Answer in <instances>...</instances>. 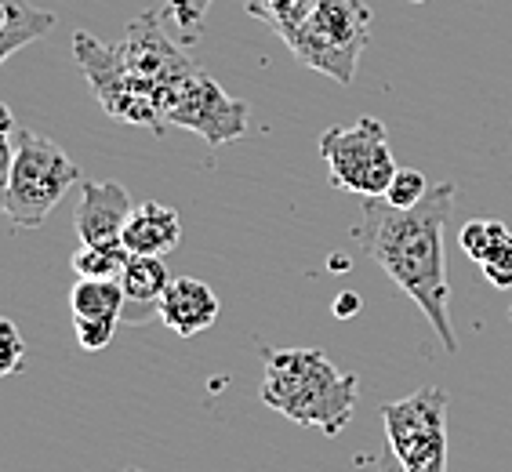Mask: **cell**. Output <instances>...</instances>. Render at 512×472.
Masks as SVG:
<instances>
[{
  "label": "cell",
  "instance_id": "5bb4252c",
  "mask_svg": "<svg viewBox=\"0 0 512 472\" xmlns=\"http://www.w3.org/2000/svg\"><path fill=\"white\" fill-rule=\"evenodd\" d=\"M458 244L494 287H512V229L498 218H473L462 226Z\"/></svg>",
  "mask_w": 512,
  "mask_h": 472
},
{
  "label": "cell",
  "instance_id": "ffe728a7",
  "mask_svg": "<svg viewBox=\"0 0 512 472\" xmlns=\"http://www.w3.org/2000/svg\"><path fill=\"white\" fill-rule=\"evenodd\" d=\"M429 178L422 175V171H414V168H400L396 171V178L389 182V193H385V200L393 207H414L418 200L429 193Z\"/></svg>",
  "mask_w": 512,
  "mask_h": 472
},
{
  "label": "cell",
  "instance_id": "603a6c76",
  "mask_svg": "<svg viewBox=\"0 0 512 472\" xmlns=\"http://www.w3.org/2000/svg\"><path fill=\"white\" fill-rule=\"evenodd\" d=\"M356 309H360V298H356L353 291H345V295L335 298V316H342V320L356 316Z\"/></svg>",
  "mask_w": 512,
  "mask_h": 472
},
{
  "label": "cell",
  "instance_id": "7c38bea8",
  "mask_svg": "<svg viewBox=\"0 0 512 472\" xmlns=\"http://www.w3.org/2000/svg\"><path fill=\"white\" fill-rule=\"evenodd\" d=\"M218 309H222L218 295L197 276H178L160 295V320L182 338H193L207 327H215Z\"/></svg>",
  "mask_w": 512,
  "mask_h": 472
},
{
  "label": "cell",
  "instance_id": "52a82bcc",
  "mask_svg": "<svg viewBox=\"0 0 512 472\" xmlns=\"http://www.w3.org/2000/svg\"><path fill=\"white\" fill-rule=\"evenodd\" d=\"M447 407L451 404L440 385H422L382 407L385 440L404 472H447Z\"/></svg>",
  "mask_w": 512,
  "mask_h": 472
},
{
  "label": "cell",
  "instance_id": "277c9868",
  "mask_svg": "<svg viewBox=\"0 0 512 472\" xmlns=\"http://www.w3.org/2000/svg\"><path fill=\"white\" fill-rule=\"evenodd\" d=\"M371 22L375 11L364 0H320L287 48L313 73H324L338 84H353L360 55L371 40Z\"/></svg>",
  "mask_w": 512,
  "mask_h": 472
},
{
  "label": "cell",
  "instance_id": "7a4b0ae2",
  "mask_svg": "<svg viewBox=\"0 0 512 472\" xmlns=\"http://www.w3.org/2000/svg\"><path fill=\"white\" fill-rule=\"evenodd\" d=\"M262 404L302 429L338 436L353 422L360 378L338 371L320 349H262Z\"/></svg>",
  "mask_w": 512,
  "mask_h": 472
},
{
  "label": "cell",
  "instance_id": "44dd1931",
  "mask_svg": "<svg viewBox=\"0 0 512 472\" xmlns=\"http://www.w3.org/2000/svg\"><path fill=\"white\" fill-rule=\"evenodd\" d=\"M26 360V338H22L19 324L0 316V378L15 374Z\"/></svg>",
  "mask_w": 512,
  "mask_h": 472
},
{
  "label": "cell",
  "instance_id": "8992f818",
  "mask_svg": "<svg viewBox=\"0 0 512 472\" xmlns=\"http://www.w3.org/2000/svg\"><path fill=\"white\" fill-rule=\"evenodd\" d=\"M73 59H77L80 73H84L91 95L106 117L120 120V124H135V128H153L157 135H164V128H168L164 109L168 106L120 62L117 44H102L91 33H77Z\"/></svg>",
  "mask_w": 512,
  "mask_h": 472
},
{
  "label": "cell",
  "instance_id": "30bf717a",
  "mask_svg": "<svg viewBox=\"0 0 512 472\" xmlns=\"http://www.w3.org/2000/svg\"><path fill=\"white\" fill-rule=\"evenodd\" d=\"M124 287L120 280H88L77 276L69 291V313H73V335L80 349L102 353L113 342L117 324H124Z\"/></svg>",
  "mask_w": 512,
  "mask_h": 472
},
{
  "label": "cell",
  "instance_id": "ba28073f",
  "mask_svg": "<svg viewBox=\"0 0 512 472\" xmlns=\"http://www.w3.org/2000/svg\"><path fill=\"white\" fill-rule=\"evenodd\" d=\"M117 55L157 99H164V106L171 102L178 84L200 69L186 51V44L171 40L164 33V15L160 11H142V15H135L128 22L124 37L117 40ZM164 117H168V109H164Z\"/></svg>",
  "mask_w": 512,
  "mask_h": 472
},
{
  "label": "cell",
  "instance_id": "d6986e66",
  "mask_svg": "<svg viewBox=\"0 0 512 472\" xmlns=\"http://www.w3.org/2000/svg\"><path fill=\"white\" fill-rule=\"evenodd\" d=\"M211 4H215V0H168V4L160 8V15H164V22L175 26L178 40H182L186 48H193V44L204 37Z\"/></svg>",
  "mask_w": 512,
  "mask_h": 472
},
{
  "label": "cell",
  "instance_id": "5b68a950",
  "mask_svg": "<svg viewBox=\"0 0 512 472\" xmlns=\"http://www.w3.org/2000/svg\"><path fill=\"white\" fill-rule=\"evenodd\" d=\"M320 157L327 164L331 186L360 200L385 197L396 178V157L389 131L378 117H360L345 128H327L320 135Z\"/></svg>",
  "mask_w": 512,
  "mask_h": 472
},
{
  "label": "cell",
  "instance_id": "ac0fdd59",
  "mask_svg": "<svg viewBox=\"0 0 512 472\" xmlns=\"http://www.w3.org/2000/svg\"><path fill=\"white\" fill-rule=\"evenodd\" d=\"M131 251L124 244L120 247H91L80 244L73 255V273L88 276V280H120L124 266H128Z\"/></svg>",
  "mask_w": 512,
  "mask_h": 472
},
{
  "label": "cell",
  "instance_id": "6da1fadb",
  "mask_svg": "<svg viewBox=\"0 0 512 472\" xmlns=\"http://www.w3.org/2000/svg\"><path fill=\"white\" fill-rule=\"evenodd\" d=\"M458 186L436 182L414 207H393L385 197L360 204L353 240L371 262L389 273L407 298L425 313L447 353H458V331L451 320V280H447V222L454 215Z\"/></svg>",
  "mask_w": 512,
  "mask_h": 472
},
{
  "label": "cell",
  "instance_id": "9a60e30c",
  "mask_svg": "<svg viewBox=\"0 0 512 472\" xmlns=\"http://www.w3.org/2000/svg\"><path fill=\"white\" fill-rule=\"evenodd\" d=\"M182 240V215L175 207L146 200L135 204L128 226H124V247L131 255H157L164 258L168 251H175Z\"/></svg>",
  "mask_w": 512,
  "mask_h": 472
},
{
  "label": "cell",
  "instance_id": "e0dca14e",
  "mask_svg": "<svg viewBox=\"0 0 512 472\" xmlns=\"http://www.w3.org/2000/svg\"><path fill=\"white\" fill-rule=\"evenodd\" d=\"M316 4L320 0H244V11L251 19L266 22L284 44H291V37L302 30V22L313 15Z\"/></svg>",
  "mask_w": 512,
  "mask_h": 472
},
{
  "label": "cell",
  "instance_id": "3957f363",
  "mask_svg": "<svg viewBox=\"0 0 512 472\" xmlns=\"http://www.w3.org/2000/svg\"><path fill=\"white\" fill-rule=\"evenodd\" d=\"M80 182V168L69 160L66 149H59L51 138L37 135L30 128L15 131V157H11L8 200L4 218L15 229H37L44 218L59 207L69 186Z\"/></svg>",
  "mask_w": 512,
  "mask_h": 472
},
{
  "label": "cell",
  "instance_id": "7402d4cb",
  "mask_svg": "<svg viewBox=\"0 0 512 472\" xmlns=\"http://www.w3.org/2000/svg\"><path fill=\"white\" fill-rule=\"evenodd\" d=\"M11 157H15V135H4V131H0V215H4V200H8Z\"/></svg>",
  "mask_w": 512,
  "mask_h": 472
},
{
  "label": "cell",
  "instance_id": "cb8c5ba5",
  "mask_svg": "<svg viewBox=\"0 0 512 472\" xmlns=\"http://www.w3.org/2000/svg\"><path fill=\"white\" fill-rule=\"evenodd\" d=\"M378 472H404V465L396 462V454L389 451V447H385L382 458H378Z\"/></svg>",
  "mask_w": 512,
  "mask_h": 472
},
{
  "label": "cell",
  "instance_id": "484cf974",
  "mask_svg": "<svg viewBox=\"0 0 512 472\" xmlns=\"http://www.w3.org/2000/svg\"><path fill=\"white\" fill-rule=\"evenodd\" d=\"M414 4H422V0H414Z\"/></svg>",
  "mask_w": 512,
  "mask_h": 472
},
{
  "label": "cell",
  "instance_id": "4fadbf2b",
  "mask_svg": "<svg viewBox=\"0 0 512 472\" xmlns=\"http://www.w3.org/2000/svg\"><path fill=\"white\" fill-rule=\"evenodd\" d=\"M175 276L168 273V262L157 255H131L124 273H120V287H124V324H146L153 316H160V295L168 291Z\"/></svg>",
  "mask_w": 512,
  "mask_h": 472
},
{
  "label": "cell",
  "instance_id": "2e32d148",
  "mask_svg": "<svg viewBox=\"0 0 512 472\" xmlns=\"http://www.w3.org/2000/svg\"><path fill=\"white\" fill-rule=\"evenodd\" d=\"M55 30L51 11L33 8L30 0H0V66L33 40Z\"/></svg>",
  "mask_w": 512,
  "mask_h": 472
},
{
  "label": "cell",
  "instance_id": "8fae6325",
  "mask_svg": "<svg viewBox=\"0 0 512 472\" xmlns=\"http://www.w3.org/2000/svg\"><path fill=\"white\" fill-rule=\"evenodd\" d=\"M131 211H135V197L120 182H80V204L73 215L80 244L120 247Z\"/></svg>",
  "mask_w": 512,
  "mask_h": 472
},
{
  "label": "cell",
  "instance_id": "9c48e42d",
  "mask_svg": "<svg viewBox=\"0 0 512 472\" xmlns=\"http://www.w3.org/2000/svg\"><path fill=\"white\" fill-rule=\"evenodd\" d=\"M168 124L200 135L211 149L240 142L251 128V106L233 99L215 77L197 69L189 80L178 84L168 102Z\"/></svg>",
  "mask_w": 512,
  "mask_h": 472
},
{
  "label": "cell",
  "instance_id": "d4e9b609",
  "mask_svg": "<svg viewBox=\"0 0 512 472\" xmlns=\"http://www.w3.org/2000/svg\"><path fill=\"white\" fill-rule=\"evenodd\" d=\"M0 131H4V135H15V131H19V124H15V117H11V109L4 106V102H0Z\"/></svg>",
  "mask_w": 512,
  "mask_h": 472
}]
</instances>
